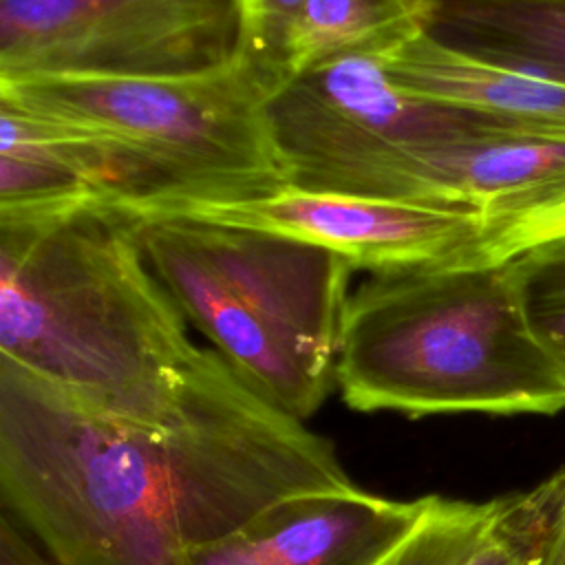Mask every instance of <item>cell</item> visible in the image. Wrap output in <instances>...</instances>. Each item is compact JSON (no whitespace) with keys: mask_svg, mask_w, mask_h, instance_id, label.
I'll list each match as a JSON object with an SVG mask.
<instances>
[{"mask_svg":"<svg viewBox=\"0 0 565 565\" xmlns=\"http://www.w3.org/2000/svg\"><path fill=\"white\" fill-rule=\"evenodd\" d=\"M349 486L333 444L214 349H199L159 424L0 360L2 508L57 565H183L282 499Z\"/></svg>","mask_w":565,"mask_h":565,"instance_id":"1","label":"cell"},{"mask_svg":"<svg viewBox=\"0 0 565 565\" xmlns=\"http://www.w3.org/2000/svg\"><path fill=\"white\" fill-rule=\"evenodd\" d=\"M135 214L104 201L0 212V360L119 417H172L199 349Z\"/></svg>","mask_w":565,"mask_h":565,"instance_id":"2","label":"cell"},{"mask_svg":"<svg viewBox=\"0 0 565 565\" xmlns=\"http://www.w3.org/2000/svg\"><path fill=\"white\" fill-rule=\"evenodd\" d=\"M269 90L241 60L188 77L0 79V104L49 119V141L97 201L135 212L267 199L289 188Z\"/></svg>","mask_w":565,"mask_h":565,"instance_id":"3","label":"cell"},{"mask_svg":"<svg viewBox=\"0 0 565 565\" xmlns=\"http://www.w3.org/2000/svg\"><path fill=\"white\" fill-rule=\"evenodd\" d=\"M335 386L360 413L565 411V369L525 313L512 260L371 274L344 305Z\"/></svg>","mask_w":565,"mask_h":565,"instance_id":"4","label":"cell"},{"mask_svg":"<svg viewBox=\"0 0 565 565\" xmlns=\"http://www.w3.org/2000/svg\"><path fill=\"white\" fill-rule=\"evenodd\" d=\"M152 274L260 395L298 419L335 386L353 263L287 234L188 212H135Z\"/></svg>","mask_w":565,"mask_h":565,"instance_id":"5","label":"cell"},{"mask_svg":"<svg viewBox=\"0 0 565 565\" xmlns=\"http://www.w3.org/2000/svg\"><path fill=\"white\" fill-rule=\"evenodd\" d=\"M241 29V0H0V79L212 73Z\"/></svg>","mask_w":565,"mask_h":565,"instance_id":"6","label":"cell"},{"mask_svg":"<svg viewBox=\"0 0 565 565\" xmlns=\"http://www.w3.org/2000/svg\"><path fill=\"white\" fill-rule=\"evenodd\" d=\"M265 117L289 188L313 192H333L362 168L402 152L539 130L413 95L373 55L340 57L289 77L267 97Z\"/></svg>","mask_w":565,"mask_h":565,"instance_id":"7","label":"cell"},{"mask_svg":"<svg viewBox=\"0 0 565 565\" xmlns=\"http://www.w3.org/2000/svg\"><path fill=\"white\" fill-rule=\"evenodd\" d=\"M181 212L302 238L342 254L355 269L371 274L435 263H483L488 230L486 214L461 203L393 201L300 188Z\"/></svg>","mask_w":565,"mask_h":565,"instance_id":"8","label":"cell"},{"mask_svg":"<svg viewBox=\"0 0 565 565\" xmlns=\"http://www.w3.org/2000/svg\"><path fill=\"white\" fill-rule=\"evenodd\" d=\"M333 192L477 207L488 221L481 260L490 263L501 236L565 203V132L514 130L402 152L362 168Z\"/></svg>","mask_w":565,"mask_h":565,"instance_id":"9","label":"cell"},{"mask_svg":"<svg viewBox=\"0 0 565 565\" xmlns=\"http://www.w3.org/2000/svg\"><path fill=\"white\" fill-rule=\"evenodd\" d=\"M433 494L402 501L358 486L282 499L183 565H382L419 525Z\"/></svg>","mask_w":565,"mask_h":565,"instance_id":"10","label":"cell"},{"mask_svg":"<svg viewBox=\"0 0 565 565\" xmlns=\"http://www.w3.org/2000/svg\"><path fill=\"white\" fill-rule=\"evenodd\" d=\"M382 62L393 82L413 95L565 132V84L457 51L426 31Z\"/></svg>","mask_w":565,"mask_h":565,"instance_id":"11","label":"cell"},{"mask_svg":"<svg viewBox=\"0 0 565 565\" xmlns=\"http://www.w3.org/2000/svg\"><path fill=\"white\" fill-rule=\"evenodd\" d=\"M426 33L475 57L565 84V0H430Z\"/></svg>","mask_w":565,"mask_h":565,"instance_id":"12","label":"cell"},{"mask_svg":"<svg viewBox=\"0 0 565 565\" xmlns=\"http://www.w3.org/2000/svg\"><path fill=\"white\" fill-rule=\"evenodd\" d=\"M430 0H305L287 38V79L351 57H384L426 31Z\"/></svg>","mask_w":565,"mask_h":565,"instance_id":"13","label":"cell"},{"mask_svg":"<svg viewBox=\"0 0 565 565\" xmlns=\"http://www.w3.org/2000/svg\"><path fill=\"white\" fill-rule=\"evenodd\" d=\"M565 501V466L539 486L501 497L499 512L461 565H536Z\"/></svg>","mask_w":565,"mask_h":565,"instance_id":"14","label":"cell"},{"mask_svg":"<svg viewBox=\"0 0 565 565\" xmlns=\"http://www.w3.org/2000/svg\"><path fill=\"white\" fill-rule=\"evenodd\" d=\"M499 505L501 497L477 503L433 494L415 532L382 565H461L494 521Z\"/></svg>","mask_w":565,"mask_h":565,"instance_id":"15","label":"cell"},{"mask_svg":"<svg viewBox=\"0 0 565 565\" xmlns=\"http://www.w3.org/2000/svg\"><path fill=\"white\" fill-rule=\"evenodd\" d=\"M512 267L536 335L565 369V238L525 249Z\"/></svg>","mask_w":565,"mask_h":565,"instance_id":"16","label":"cell"},{"mask_svg":"<svg viewBox=\"0 0 565 565\" xmlns=\"http://www.w3.org/2000/svg\"><path fill=\"white\" fill-rule=\"evenodd\" d=\"M305 0H241V62L254 71L269 95L287 82L285 46Z\"/></svg>","mask_w":565,"mask_h":565,"instance_id":"17","label":"cell"},{"mask_svg":"<svg viewBox=\"0 0 565 565\" xmlns=\"http://www.w3.org/2000/svg\"><path fill=\"white\" fill-rule=\"evenodd\" d=\"M556 238H565V203L558 205L556 210L508 232L505 236H501L492 252L490 258L494 263H503V260H512L519 254H523L530 247H536L541 243L547 241H556Z\"/></svg>","mask_w":565,"mask_h":565,"instance_id":"18","label":"cell"},{"mask_svg":"<svg viewBox=\"0 0 565 565\" xmlns=\"http://www.w3.org/2000/svg\"><path fill=\"white\" fill-rule=\"evenodd\" d=\"M0 565H57L4 508L0 512Z\"/></svg>","mask_w":565,"mask_h":565,"instance_id":"19","label":"cell"},{"mask_svg":"<svg viewBox=\"0 0 565 565\" xmlns=\"http://www.w3.org/2000/svg\"><path fill=\"white\" fill-rule=\"evenodd\" d=\"M536 565H565V501Z\"/></svg>","mask_w":565,"mask_h":565,"instance_id":"20","label":"cell"}]
</instances>
